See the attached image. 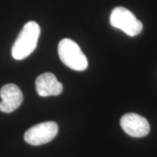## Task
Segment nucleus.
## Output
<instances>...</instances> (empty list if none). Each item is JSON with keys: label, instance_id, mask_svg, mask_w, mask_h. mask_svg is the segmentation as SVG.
Here are the masks:
<instances>
[{"label": "nucleus", "instance_id": "4", "mask_svg": "<svg viewBox=\"0 0 157 157\" xmlns=\"http://www.w3.org/2000/svg\"><path fill=\"white\" fill-rule=\"evenodd\" d=\"M59 133L58 124L54 121H45L37 124L27 129L24 139L26 143L33 146L44 145L52 140Z\"/></svg>", "mask_w": 157, "mask_h": 157}, {"label": "nucleus", "instance_id": "1", "mask_svg": "<svg viewBox=\"0 0 157 157\" xmlns=\"http://www.w3.org/2000/svg\"><path fill=\"white\" fill-rule=\"evenodd\" d=\"M40 27L34 21L27 22L17 36L16 41L11 48V55L13 59L21 60L33 53L39 41Z\"/></svg>", "mask_w": 157, "mask_h": 157}, {"label": "nucleus", "instance_id": "2", "mask_svg": "<svg viewBox=\"0 0 157 157\" xmlns=\"http://www.w3.org/2000/svg\"><path fill=\"white\" fill-rule=\"evenodd\" d=\"M59 59L67 67L74 71H84L87 68L88 62L84 52L73 40L63 39L58 46Z\"/></svg>", "mask_w": 157, "mask_h": 157}, {"label": "nucleus", "instance_id": "7", "mask_svg": "<svg viewBox=\"0 0 157 157\" xmlns=\"http://www.w3.org/2000/svg\"><path fill=\"white\" fill-rule=\"evenodd\" d=\"M37 94L40 97L59 95L63 91V85L52 73L40 74L35 81Z\"/></svg>", "mask_w": 157, "mask_h": 157}, {"label": "nucleus", "instance_id": "6", "mask_svg": "<svg viewBox=\"0 0 157 157\" xmlns=\"http://www.w3.org/2000/svg\"><path fill=\"white\" fill-rule=\"evenodd\" d=\"M0 111L6 113L17 110L24 101V95L20 88L15 84H7L0 89Z\"/></svg>", "mask_w": 157, "mask_h": 157}, {"label": "nucleus", "instance_id": "3", "mask_svg": "<svg viewBox=\"0 0 157 157\" xmlns=\"http://www.w3.org/2000/svg\"><path fill=\"white\" fill-rule=\"evenodd\" d=\"M110 24L113 27L120 29L130 37L140 34L143 29V25L131 11L119 6L114 8L110 15Z\"/></svg>", "mask_w": 157, "mask_h": 157}, {"label": "nucleus", "instance_id": "5", "mask_svg": "<svg viewBox=\"0 0 157 157\" xmlns=\"http://www.w3.org/2000/svg\"><path fill=\"white\" fill-rule=\"evenodd\" d=\"M120 123L124 132L132 137L141 138L147 136L150 132V125L146 118L137 113L124 114Z\"/></svg>", "mask_w": 157, "mask_h": 157}]
</instances>
